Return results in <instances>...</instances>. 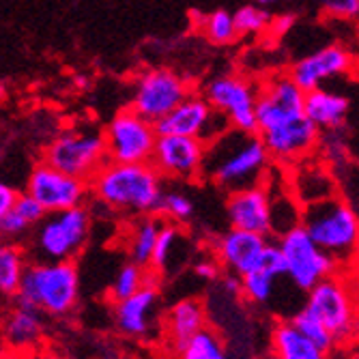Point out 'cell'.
<instances>
[{"label":"cell","instance_id":"obj_1","mask_svg":"<svg viewBox=\"0 0 359 359\" xmlns=\"http://www.w3.org/2000/svg\"><path fill=\"white\" fill-rule=\"evenodd\" d=\"M304 97L288 74H273L258 86L256 134L280 164H299L318 147L320 132L306 116Z\"/></svg>","mask_w":359,"mask_h":359},{"label":"cell","instance_id":"obj_2","mask_svg":"<svg viewBox=\"0 0 359 359\" xmlns=\"http://www.w3.org/2000/svg\"><path fill=\"white\" fill-rule=\"evenodd\" d=\"M273 159L258 134L228 129L207 144L203 177L228 194L263 185L271 172Z\"/></svg>","mask_w":359,"mask_h":359},{"label":"cell","instance_id":"obj_3","mask_svg":"<svg viewBox=\"0 0 359 359\" xmlns=\"http://www.w3.org/2000/svg\"><path fill=\"white\" fill-rule=\"evenodd\" d=\"M88 189L97 203L112 211L132 217L157 215L164 179L151 164L104 161V166L90 177Z\"/></svg>","mask_w":359,"mask_h":359},{"label":"cell","instance_id":"obj_4","mask_svg":"<svg viewBox=\"0 0 359 359\" xmlns=\"http://www.w3.org/2000/svg\"><path fill=\"white\" fill-rule=\"evenodd\" d=\"M15 302L48 316H67L80 302V271L74 260H32Z\"/></svg>","mask_w":359,"mask_h":359},{"label":"cell","instance_id":"obj_5","mask_svg":"<svg viewBox=\"0 0 359 359\" xmlns=\"http://www.w3.org/2000/svg\"><path fill=\"white\" fill-rule=\"evenodd\" d=\"M302 228L338 265L359 252V217L338 194L306 205L302 211Z\"/></svg>","mask_w":359,"mask_h":359},{"label":"cell","instance_id":"obj_6","mask_svg":"<svg viewBox=\"0 0 359 359\" xmlns=\"http://www.w3.org/2000/svg\"><path fill=\"white\" fill-rule=\"evenodd\" d=\"M302 306L327 330L336 348L359 340V299L342 278L318 282L306 292Z\"/></svg>","mask_w":359,"mask_h":359},{"label":"cell","instance_id":"obj_7","mask_svg":"<svg viewBox=\"0 0 359 359\" xmlns=\"http://www.w3.org/2000/svg\"><path fill=\"white\" fill-rule=\"evenodd\" d=\"M90 226V211L84 205L46 213L32 228L28 252L35 260H76L88 243Z\"/></svg>","mask_w":359,"mask_h":359},{"label":"cell","instance_id":"obj_8","mask_svg":"<svg viewBox=\"0 0 359 359\" xmlns=\"http://www.w3.org/2000/svg\"><path fill=\"white\" fill-rule=\"evenodd\" d=\"M43 161L72 177L90 181L104 161H108L104 132L86 127L67 129L46 147Z\"/></svg>","mask_w":359,"mask_h":359},{"label":"cell","instance_id":"obj_9","mask_svg":"<svg viewBox=\"0 0 359 359\" xmlns=\"http://www.w3.org/2000/svg\"><path fill=\"white\" fill-rule=\"evenodd\" d=\"M278 248L284 258L286 280L302 292H308L318 282L336 276L338 263L318 248L302 226L278 237Z\"/></svg>","mask_w":359,"mask_h":359},{"label":"cell","instance_id":"obj_10","mask_svg":"<svg viewBox=\"0 0 359 359\" xmlns=\"http://www.w3.org/2000/svg\"><path fill=\"white\" fill-rule=\"evenodd\" d=\"M187 95H191L187 78L168 67H151L136 76L129 108L136 110L147 121L157 123L172 108H177Z\"/></svg>","mask_w":359,"mask_h":359},{"label":"cell","instance_id":"obj_11","mask_svg":"<svg viewBox=\"0 0 359 359\" xmlns=\"http://www.w3.org/2000/svg\"><path fill=\"white\" fill-rule=\"evenodd\" d=\"M155 140V123L132 108L116 112L104 129L106 157L118 164H151Z\"/></svg>","mask_w":359,"mask_h":359},{"label":"cell","instance_id":"obj_12","mask_svg":"<svg viewBox=\"0 0 359 359\" xmlns=\"http://www.w3.org/2000/svg\"><path fill=\"white\" fill-rule=\"evenodd\" d=\"M203 97L211 104L215 112L226 116V121L231 123L233 129L256 134L258 88L248 78L235 74L211 78L203 88Z\"/></svg>","mask_w":359,"mask_h":359},{"label":"cell","instance_id":"obj_13","mask_svg":"<svg viewBox=\"0 0 359 359\" xmlns=\"http://www.w3.org/2000/svg\"><path fill=\"white\" fill-rule=\"evenodd\" d=\"M231 129V123L219 112L211 108V104L203 97V93H191L185 100L172 108L164 118L155 123L157 136H187L201 138L205 144L222 136Z\"/></svg>","mask_w":359,"mask_h":359},{"label":"cell","instance_id":"obj_14","mask_svg":"<svg viewBox=\"0 0 359 359\" xmlns=\"http://www.w3.org/2000/svg\"><path fill=\"white\" fill-rule=\"evenodd\" d=\"M26 194L32 196L46 213H56L82 207L90 189L88 181L62 172L41 159L39 164L32 166L26 179Z\"/></svg>","mask_w":359,"mask_h":359},{"label":"cell","instance_id":"obj_15","mask_svg":"<svg viewBox=\"0 0 359 359\" xmlns=\"http://www.w3.org/2000/svg\"><path fill=\"white\" fill-rule=\"evenodd\" d=\"M207 144L201 138L187 136H157L151 155V166L161 179L194 181L203 177Z\"/></svg>","mask_w":359,"mask_h":359},{"label":"cell","instance_id":"obj_16","mask_svg":"<svg viewBox=\"0 0 359 359\" xmlns=\"http://www.w3.org/2000/svg\"><path fill=\"white\" fill-rule=\"evenodd\" d=\"M226 215L231 228L256 233V235H271V196L269 187L254 185L245 189H237L228 194Z\"/></svg>","mask_w":359,"mask_h":359},{"label":"cell","instance_id":"obj_17","mask_svg":"<svg viewBox=\"0 0 359 359\" xmlns=\"http://www.w3.org/2000/svg\"><path fill=\"white\" fill-rule=\"evenodd\" d=\"M351 67H353V54L340 43H330L299 58L297 62H292L288 76L295 80V84L304 93H308L312 88H320L323 82L344 76Z\"/></svg>","mask_w":359,"mask_h":359},{"label":"cell","instance_id":"obj_18","mask_svg":"<svg viewBox=\"0 0 359 359\" xmlns=\"http://www.w3.org/2000/svg\"><path fill=\"white\" fill-rule=\"evenodd\" d=\"M267 245L269 239L265 235L231 228L215 241V258L228 273L243 278L260 267Z\"/></svg>","mask_w":359,"mask_h":359},{"label":"cell","instance_id":"obj_19","mask_svg":"<svg viewBox=\"0 0 359 359\" xmlns=\"http://www.w3.org/2000/svg\"><path fill=\"white\" fill-rule=\"evenodd\" d=\"M159 310V290L155 280L142 286L132 297L114 302V327L127 338H147L153 334Z\"/></svg>","mask_w":359,"mask_h":359},{"label":"cell","instance_id":"obj_20","mask_svg":"<svg viewBox=\"0 0 359 359\" xmlns=\"http://www.w3.org/2000/svg\"><path fill=\"white\" fill-rule=\"evenodd\" d=\"M0 334H3V340L9 351L30 357L32 353H37L46 334L43 314L37 308L13 299V306L0 320Z\"/></svg>","mask_w":359,"mask_h":359},{"label":"cell","instance_id":"obj_21","mask_svg":"<svg viewBox=\"0 0 359 359\" xmlns=\"http://www.w3.org/2000/svg\"><path fill=\"white\" fill-rule=\"evenodd\" d=\"M348 100L340 93L327 88H312L304 97L306 116L314 123L318 132H338L344 129L348 116Z\"/></svg>","mask_w":359,"mask_h":359},{"label":"cell","instance_id":"obj_22","mask_svg":"<svg viewBox=\"0 0 359 359\" xmlns=\"http://www.w3.org/2000/svg\"><path fill=\"white\" fill-rule=\"evenodd\" d=\"M288 187L295 194V198L306 207L336 196L338 181L336 175L327 168V164H310V161L304 159V164L295 168V175H292Z\"/></svg>","mask_w":359,"mask_h":359},{"label":"cell","instance_id":"obj_23","mask_svg":"<svg viewBox=\"0 0 359 359\" xmlns=\"http://www.w3.org/2000/svg\"><path fill=\"white\" fill-rule=\"evenodd\" d=\"M207 327V310L201 299L185 297L177 302L166 314V334L168 340L181 351L196 334Z\"/></svg>","mask_w":359,"mask_h":359},{"label":"cell","instance_id":"obj_24","mask_svg":"<svg viewBox=\"0 0 359 359\" xmlns=\"http://www.w3.org/2000/svg\"><path fill=\"white\" fill-rule=\"evenodd\" d=\"M273 359H330V353L318 348L290 320L278 323L271 332Z\"/></svg>","mask_w":359,"mask_h":359},{"label":"cell","instance_id":"obj_25","mask_svg":"<svg viewBox=\"0 0 359 359\" xmlns=\"http://www.w3.org/2000/svg\"><path fill=\"white\" fill-rule=\"evenodd\" d=\"M161 226H164V219L159 215H140L134 219L125 239L127 254L132 263L151 269V258H153V250H155Z\"/></svg>","mask_w":359,"mask_h":359},{"label":"cell","instance_id":"obj_26","mask_svg":"<svg viewBox=\"0 0 359 359\" xmlns=\"http://www.w3.org/2000/svg\"><path fill=\"white\" fill-rule=\"evenodd\" d=\"M28 267V250L15 241H0V297L15 299Z\"/></svg>","mask_w":359,"mask_h":359},{"label":"cell","instance_id":"obj_27","mask_svg":"<svg viewBox=\"0 0 359 359\" xmlns=\"http://www.w3.org/2000/svg\"><path fill=\"white\" fill-rule=\"evenodd\" d=\"M286 276L260 263V267L241 278V295L254 306H269L276 297L278 282Z\"/></svg>","mask_w":359,"mask_h":359},{"label":"cell","instance_id":"obj_28","mask_svg":"<svg viewBox=\"0 0 359 359\" xmlns=\"http://www.w3.org/2000/svg\"><path fill=\"white\" fill-rule=\"evenodd\" d=\"M269 196H271V235L280 237L292 231V228L302 226L304 205L295 198V194L290 191V187H282L278 194L269 189Z\"/></svg>","mask_w":359,"mask_h":359},{"label":"cell","instance_id":"obj_29","mask_svg":"<svg viewBox=\"0 0 359 359\" xmlns=\"http://www.w3.org/2000/svg\"><path fill=\"white\" fill-rule=\"evenodd\" d=\"M183 241H185V237L181 233L179 224H172V222L164 219V226H161L155 250H153L151 269L161 271V273L170 271L172 265H175V260H179V250H181Z\"/></svg>","mask_w":359,"mask_h":359},{"label":"cell","instance_id":"obj_30","mask_svg":"<svg viewBox=\"0 0 359 359\" xmlns=\"http://www.w3.org/2000/svg\"><path fill=\"white\" fill-rule=\"evenodd\" d=\"M179 359H228V351L224 338L215 330L205 327L179 351Z\"/></svg>","mask_w":359,"mask_h":359},{"label":"cell","instance_id":"obj_31","mask_svg":"<svg viewBox=\"0 0 359 359\" xmlns=\"http://www.w3.org/2000/svg\"><path fill=\"white\" fill-rule=\"evenodd\" d=\"M153 276L155 273H149L147 267H140V265H136V263L129 260V263H125L118 269V273H116V278H114V282L110 286V299L121 302V299L132 297L134 292H138L142 286L153 282Z\"/></svg>","mask_w":359,"mask_h":359},{"label":"cell","instance_id":"obj_32","mask_svg":"<svg viewBox=\"0 0 359 359\" xmlns=\"http://www.w3.org/2000/svg\"><path fill=\"white\" fill-rule=\"evenodd\" d=\"M201 30L207 37V41L215 43V46H231L233 41L239 39L233 13L226 11V9H217V11L203 15L201 18Z\"/></svg>","mask_w":359,"mask_h":359},{"label":"cell","instance_id":"obj_33","mask_svg":"<svg viewBox=\"0 0 359 359\" xmlns=\"http://www.w3.org/2000/svg\"><path fill=\"white\" fill-rule=\"evenodd\" d=\"M288 320L295 325V327L306 336V338H310L318 348H323L325 353H334L336 351V344H334V340H332V336L327 334V330L323 327V325L304 308V306H299L295 312H292L290 316H288Z\"/></svg>","mask_w":359,"mask_h":359},{"label":"cell","instance_id":"obj_34","mask_svg":"<svg viewBox=\"0 0 359 359\" xmlns=\"http://www.w3.org/2000/svg\"><path fill=\"white\" fill-rule=\"evenodd\" d=\"M196 205L189 196H185L183 191H166L161 194V201H159V211L157 215L166 222L172 224H185L194 217Z\"/></svg>","mask_w":359,"mask_h":359},{"label":"cell","instance_id":"obj_35","mask_svg":"<svg viewBox=\"0 0 359 359\" xmlns=\"http://www.w3.org/2000/svg\"><path fill=\"white\" fill-rule=\"evenodd\" d=\"M233 20L239 37H250V35H260V32H265L269 28L271 13L265 7L245 5L233 13Z\"/></svg>","mask_w":359,"mask_h":359},{"label":"cell","instance_id":"obj_36","mask_svg":"<svg viewBox=\"0 0 359 359\" xmlns=\"http://www.w3.org/2000/svg\"><path fill=\"white\" fill-rule=\"evenodd\" d=\"M32 228L35 226L11 207V211L0 219V241H20L22 237L32 233Z\"/></svg>","mask_w":359,"mask_h":359},{"label":"cell","instance_id":"obj_37","mask_svg":"<svg viewBox=\"0 0 359 359\" xmlns=\"http://www.w3.org/2000/svg\"><path fill=\"white\" fill-rule=\"evenodd\" d=\"M320 9L336 20H353L359 15V0H320Z\"/></svg>","mask_w":359,"mask_h":359},{"label":"cell","instance_id":"obj_38","mask_svg":"<svg viewBox=\"0 0 359 359\" xmlns=\"http://www.w3.org/2000/svg\"><path fill=\"white\" fill-rule=\"evenodd\" d=\"M194 276L198 280H205V282H213L219 278V271H222V265L217 258H203L198 263H194L191 267Z\"/></svg>","mask_w":359,"mask_h":359},{"label":"cell","instance_id":"obj_39","mask_svg":"<svg viewBox=\"0 0 359 359\" xmlns=\"http://www.w3.org/2000/svg\"><path fill=\"white\" fill-rule=\"evenodd\" d=\"M297 22V15H292V13H282V15H271V22H269V32L273 37H284L288 35V32L292 30V26H295Z\"/></svg>","mask_w":359,"mask_h":359},{"label":"cell","instance_id":"obj_40","mask_svg":"<svg viewBox=\"0 0 359 359\" xmlns=\"http://www.w3.org/2000/svg\"><path fill=\"white\" fill-rule=\"evenodd\" d=\"M18 196H20V191H18L13 185H9V183H5V181H0V219H3V217L11 211V207H13L15 201H18Z\"/></svg>","mask_w":359,"mask_h":359},{"label":"cell","instance_id":"obj_41","mask_svg":"<svg viewBox=\"0 0 359 359\" xmlns=\"http://www.w3.org/2000/svg\"><path fill=\"white\" fill-rule=\"evenodd\" d=\"M224 288L231 292V295H241V278H237V276H233V273H228V276H224Z\"/></svg>","mask_w":359,"mask_h":359},{"label":"cell","instance_id":"obj_42","mask_svg":"<svg viewBox=\"0 0 359 359\" xmlns=\"http://www.w3.org/2000/svg\"><path fill=\"white\" fill-rule=\"evenodd\" d=\"M342 348H344L342 359H359V340H355V342H351V344H346Z\"/></svg>","mask_w":359,"mask_h":359},{"label":"cell","instance_id":"obj_43","mask_svg":"<svg viewBox=\"0 0 359 359\" xmlns=\"http://www.w3.org/2000/svg\"><path fill=\"white\" fill-rule=\"evenodd\" d=\"M28 359H67V357H62L54 351H37V353H32Z\"/></svg>","mask_w":359,"mask_h":359},{"label":"cell","instance_id":"obj_44","mask_svg":"<svg viewBox=\"0 0 359 359\" xmlns=\"http://www.w3.org/2000/svg\"><path fill=\"white\" fill-rule=\"evenodd\" d=\"M0 359H28V355H20V353H13V351H9L7 355H3Z\"/></svg>","mask_w":359,"mask_h":359},{"label":"cell","instance_id":"obj_45","mask_svg":"<svg viewBox=\"0 0 359 359\" xmlns=\"http://www.w3.org/2000/svg\"><path fill=\"white\" fill-rule=\"evenodd\" d=\"M276 3H280V0H256V5L258 7H265V9L271 7V5H276Z\"/></svg>","mask_w":359,"mask_h":359},{"label":"cell","instance_id":"obj_46","mask_svg":"<svg viewBox=\"0 0 359 359\" xmlns=\"http://www.w3.org/2000/svg\"><path fill=\"white\" fill-rule=\"evenodd\" d=\"M76 84H80L78 88H88V80L86 78H76Z\"/></svg>","mask_w":359,"mask_h":359},{"label":"cell","instance_id":"obj_47","mask_svg":"<svg viewBox=\"0 0 359 359\" xmlns=\"http://www.w3.org/2000/svg\"><path fill=\"white\" fill-rule=\"evenodd\" d=\"M0 161H3V149H0Z\"/></svg>","mask_w":359,"mask_h":359}]
</instances>
